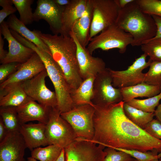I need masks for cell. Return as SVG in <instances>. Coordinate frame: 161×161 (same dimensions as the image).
<instances>
[{"mask_svg":"<svg viewBox=\"0 0 161 161\" xmlns=\"http://www.w3.org/2000/svg\"><path fill=\"white\" fill-rule=\"evenodd\" d=\"M141 49L152 61L161 62V38L150 40L141 46Z\"/></svg>","mask_w":161,"mask_h":161,"instance_id":"obj_31","label":"cell"},{"mask_svg":"<svg viewBox=\"0 0 161 161\" xmlns=\"http://www.w3.org/2000/svg\"><path fill=\"white\" fill-rule=\"evenodd\" d=\"M92 104L76 106L71 110L61 113V117L71 126L77 138L90 141L94 138L95 109Z\"/></svg>","mask_w":161,"mask_h":161,"instance_id":"obj_7","label":"cell"},{"mask_svg":"<svg viewBox=\"0 0 161 161\" xmlns=\"http://www.w3.org/2000/svg\"><path fill=\"white\" fill-rule=\"evenodd\" d=\"M156 119L161 123V103L159 104L154 112Z\"/></svg>","mask_w":161,"mask_h":161,"instance_id":"obj_43","label":"cell"},{"mask_svg":"<svg viewBox=\"0 0 161 161\" xmlns=\"http://www.w3.org/2000/svg\"><path fill=\"white\" fill-rule=\"evenodd\" d=\"M29 98L20 83L0 89V107L17 108L23 104Z\"/></svg>","mask_w":161,"mask_h":161,"instance_id":"obj_22","label":"cell"},{"mask_svg":"<svg viewBox=\"0 0 161 161\" xmlns=\"http://www.w3.org/2000/svg\"><path fill=\"white\" fill-rule=\"evenodd\" d=\"M69 35L77 45V59L80 75L83 80L90 77H95L106 69L105 63L101 58L92 56L86 47H83L79 43L72 32H70Z\"/></svg>","mask_w":161,"mask_h":161,"instance_id":"obj_14","label":"cell"},{"mask_svg":"<svg viewBox=\"0 0 161 161\" xmlns=\"http://www.w3.org/2000/svg\"><path fill=\"white\" fill-rule=\"evenodd\" d=\"M105 147L81 138H77L64 148L65 161H103Z\"/></svg>","mask_w":161,"mask_h":161,"instance_id":"obj_11","label":"cell"},{"mask_svg":"<svg viewBox=\"0 0 161 161\" xmlns=\"http://www.w3.org/2000/svg\"><path fill=\"white\" fill-rule=\"evenodd\" d=\"M26 46L37 53L43 62L48 76L54 87L57 98L58 107L61 113L72 109L75 106L70 96L71 89L60 67L51 55L32 43L28 41Z\"/></svg>","mask_w":161,"mask_h":161,"instance_id":"obj_4","label":"cell"},{"mask_svg":"<svg viewBox=\"0 0 161 161\" xmlns=\"http://www.w3.org/2000/svg\"><path fill=\"white\" fill-rule=\"evenodd\" d=\"M92 18L91 0H88L86 10L74 24L71 32L83 47L86 48L90 40V30Z\"/></svg>","mask_w":161,"mask_h":161,"instance_id":"obj_21","label":"cell"},{"mask_svg":"<svg viewBox=\"0 0 161 161\" xmlns=\"http://www.w3.org/2000/svg\"><path fill=\"white\" fill-rule=\"evenodd\" d=\"M93 90L91 102L95 105L106 106L123 101L120 89L113 86L109 68L95 77Z\"/></svg>","mask_w":161,"mask_h":161,"instance_id":"obj_9","label":"cell"},{"mask_svg":"<svg viewBox=\"0 0 161 161\" xmlns=\"http://www.w3.org/2000/svg\"><path fill=\"white\" fill-rule=\"evenodd\" d=\"M107 154L103 161H135V159L127 153L107 147L104 149Z\"/></svg>","mask_w":161,"mask_h":161,"instance_id":"obj_35","label":"cell"},{"mask_svg":"<svg viewBox=\"0 0 161 161\" xmlns=\"http://www.w3.org/2000/svg\"><path fill=\"white\" fill-rule=\"evenodd\" d=\"M0 32L7 41L9 51L5 58L1 62V64L16 62L23 63L28 61L35 52L18 41L12 35L6 21L0 24Z\"/></svg>","mask_w":161,"mask_h":161,"instance_id":"obj_15","label":"cell"},{"mask_svg":"<svg viewBox=\"0 0 161 161\" xmlns=\"http://www.w3.org/2000/svg\"><path fill=\"white\" fill-rule=\"evenodd\" d=\"M95 77H90L83 80L78 88L71 91V97L75 106L92 104L91 99Z\"/></svg>","mask_w":161,"mask_h":161,"instance_id":"obj_25","label":"cell"},{"mask_svg":"<svg viewBox=\"0 0 161 161\" xmlns=\"http://www.w3.org/2000/svg\"><path fill=\"white\" fill-rule=\"evenodd\" d=\"M92 18L90 30V38L103 30L115 24L119 7L116 0H91Z\"/></svg>","mask_w":161,"mask_h":161,"instance_id":"obj_8","label":"cell"},{"mask_svg":"<svg viewBox=\"0 0 161 161\" xmlns=\"http://www.w3.org/2000/svg\"><path fill=\"white\" fill-rule=\"evenodd\" d=\"M135 161H139V160H138L135 159Z\"/></svg>","mask_w":161,"mask_h":161,"instance_id":"obj_48","label":"cell"},{"mask_svg":"<svg viewBox=\"0 0 161 161\" xmlns=\"http://www.w3.org/2000/svg\"><path fill=\"white\" fill-rule=\"evenodd\" d=\"M46 128V124L41 123L21 125L19 132L27 148L32 151L41 146L49 145L45 134Z\"/></svg>","mask_w":161,"mask_h":161,"instance_id":"obj_19","label":"cell"},{"mask_svg":"<svg viewBox=\"0 0 161 161\" xmlns=\"http://www.w3.org/2000/svg\"><path fill=\"white\" fill-rule=\"evenodd\" d=\"M71 0H53L58 5L65 7L68 4Z\"/></svg>","mask_w":161,"mask_h":161,"instance_id":"obj_44","label":"cell"},{"mask_svg":"<svg viewBox=\"0 0 161 161\" xmlns=\"http://www.w3.org/2000/svg\"><path fill=\"white\" fill-rule=\"evenodd\" d=\"M26 148L19 132L9 133L0 143V161H26L24 158Z\"/></svg>","mask_w":161,"mask_h":161,"instance_id":"obj_17","label":"cell"},{"mask_svg":"<svg viewBox=\"0 0 161 161\" xmlns=\"http://www.w3.org/2000/svg\"><path fill=\"white\" fill-rule=\"evenodd\" d=\"M45 69L42 60L35 52L28 61L21 64L15 72L0 84V89L14 84H21L32 78Z\"/></svg>","mask_w":161,"mask_h":161,"instance_id":"obj_16","label":"cell"},{"mask_svg":"<svg viewBox=\"0 0 161 161\" xmlns=\"http://www.w3.org/2000/svg\"><path fill=\"white\" fill-rule=\"evenodd\" d=\"M13 4L12 0H0V6L2 7L0 10V24L8 16L14 14L16 12L17 9L12 6Z\"/></svg>","mask_w":161,"mask_h":161,"instance_id":"obj_37","label":"cell"},{"mask_svg":"<svg viewBox=\"0 0 161 161\" xmlns=\"http://www.w3.org/2000/svg\"><path fill=\"white\" fill-rule=\"evenodd\" d=\"M2 34L0 32V61H1L6 56L8 52L4 48V41L2 37Z\"/></svg>","mask_w":161,"mask_h":161,"instance_id":"obj_41","label":"cell"},{"mask_svg":"<svg viewBox=\"0 0 161 161\" xmlns=\"http://www.w3.org/2000/svg\"><path fill=\"white\" fill-rule=\"evenodd\" d=\"M118 151H124L135 159L140 161H151L154 159H161V153L158 154L156 151L142 152L137 150H129L120 148H114Z\"/></svg>","mask_w":161,"mask_h":161,"instance_id":"obj_34","label":"cell"},{"mask_svg":"<svg viewBox=\"0 0 161 161\" xmlns=\"http://www.w3.org/2000/svg\"><path fill=\"white\" fill-rule=\"evenodd\" d=\"M0 117L9 133L19 132L21 126L16 108L13 107H0Z\"/></svg>","mask_w":161,"mask_h":161,"instance_id":"obj_27","label":"cell"},{"mask_svg":"<svg viewBox=\"0 0 161 161\" xmlns=\"http://www.w3.org/2000/svg\"><path fill=\"white\" fill-rule=\"evenodd\" d=\"M124 103L122 101L104 106L93 104L95 133L93 139L89 141L113 148L161 153V140L152 136L128 118L123 110Z\"/></svg>","mask_w":161,"mask_h":161,"instance_id":"obj_1","label":"cell"},{"mask_svg":"<svg viewBox=\"0 0 161 161\" xmlns=\"http://www.w3.org/2000/svg\"><path fill=\"white\" fill-rule=\"evenodd\" d=\"M9 134L2 118L0 117V143Z\"/></svg>","mask_w":161,"mask_h":161,"instance_id":"obj_40","label":"cell"},{"mask_svg":"<svg viewBox=\"0 0 161 161\" xmlns=\"http://www.w3.org/2000/svg\"><path fill=\"white\" fill-rule=\"evenodd\" d=\"M147 56L145 54H142L125 70H115L109 68L113 86L121 89L144 82L145 73L142 71L149 67L152 61L149 59L147 62Z\"/></svg>","mask_w":161,"mask_h":161,"instance_id":"obj_10","label":"cell"},{"mask_svg":"<svg viewBox=\"0 0 161 161\" xmlns=\"http://www.w3.org/2000/svg\"><path fill=\"white\" fill-rule=\"evenodd\" d=\"M51 108L30 98L23 104L16 108V110L21 125L34 120L46 124Z\"/></svg>","mask_w":161,"mask_h":161,"instance_id":"obj_18","label":"cell"},{"mask_svg":"<svg viewBox=\"0 0 161 161\" xmlns=\"http://www.w3.org/2000/svg\"><path fill=\"white\" fill-rule=\"evenodd\" d=\"M123 110L128 118L137 126L144 129L146 125L153 119L154 113L144 112L133 107L124 102Z\"/></svg>","mask_w":161,"mask_h":161,"instance_id":"obj_26","label":"cell"},{"mask_svg":"<svg viewBox=\"0 0 161 161\" xmlns=\"http://www.w3.org/2000/svg\"><path fill=\"white\" fill-rule=\"evenodd\" d=\"M55 161H65V153L64 148H63L61 153Z\"/></svg>","mask_w":161,"mask_h":161,"instance_id":"obj_45","label":"cell"},{"mask_svg":"<svg viewBox=\"0 0 161 161\" xmlns=\"http://www.w3.org/2000/svg\"><path fill=\"white\" fill-rule=\"evenodd\" d=\"M115 24L131 35L132 46H141L156 34L157 26L152 16L143 12L136 0L120 9Z\"/></svg>","mask_w":161,"mask_h":161,"instance_id":"obj_3","label":"cell"},{"mask_svg":"<svg viewBox=\"0 0 161 161\" xmlns=\"http://www.w3.org/2000/svg\"><path fill=\"white\" fill-rule=\"evenodd\" d=\"M48 76L46 69L21 84L27 96L38 103L50 108L58 107L57 98L55 92L46 86L45 79Z\"/></svg>","mask_w":161,"mask_h":161,"instance_id":"obj_12","label":"cell"},{"mask_svg":"<svg viewBox=\"0 0 161 161\" xmlns=\"http://www.w3.org/2000/svg\"><path fill=\"white\" fill-rule=\"evenodd\" d=\"M58 107L50 109L45 134L49 145L64 148L77 138L70 124L62 118Z\"/></svg>","mask_w":161,"mask_h":161,"instance_id":"obj_6","label":"cell"},{"mask_svg":"<svg viewBox=\"0 0 161 161\" xmlns=\"http://www.w3.org/2000/svg\"><path fill=\"white\" fill-rule=\"evenodd\" d=\"M159 161H161V159H160Z\"/></svg>","mask_w":161,"mask_h":161,"instance_id":"obj_49","label":"cell"},{"mask_svg":"<svg viewBox=\"0 0 161 161\" xmlns=\"http://www.w3.org/2000/svg\"><path fill=\"white\" fill-rule=\"evenodd\" d=\"M141 10L151 16L161 17V0H136Z\"/></svg>","mask_w":161,"mask_h":161,"instance_id":"obj_33","label":"cell"},{"mask_svg":"<svg viewBox=\"0 0 161 161\" xmlns=\"http://www.w3.org/2000/svg\"><path fill=\"white\" fill-rule=\"evenodd\" d=\"M27 161H37V160L32 157H29L27 159Z\"/></svg>","mask_w":161,"mask_h":161,"instance_id":"obj_46","label":"cell"},{"mask_svg":"<svg viewBox=\"0 0 161 161\" xmlns=\"http://www.w3.org/2000/svg\"><path fill=\"white\" fill-rule=\"evenodd\" d=\"M120 9L124 8L129 3L134 0H116Z\"/></svg>","mask_w":161,"mask_h":161,"instance_id":"obj_42","label":"cell"},{"mask_svg":"<svg viewBox=\"0 0 161 161\" xmlns=\"http://www.w3.org/2000/svg\"><path fill=\"white\" fill-rule=\"evenodd\" d=\"M88 0H71L64 7L62 16V34L69 35L73 25L85 12Z\"/></svg>","mask_w":161,"mask_h":161,"instance_id":"obj_20","label":"cell"},{"mask_svg":"<svg viewBox=\"0 0 161 161\" xmlns=\"http://www.w3.org/2000/svg\"><path fill=\"white\" fill-rule=\"evenodd\" d=\"M144 130L152 136L161 140V123L157 119L149 122Z\"/></svg>","mask_w":161,"mask_h":161,"instance_id":"obj_38","label":"cell"},{"mask_svg":"<svg viewBox=\"0 0 161 161\" xmlns=\"http://www.w3.org/2000/svg\"><path fill=\"white\" fill-rule=\"evenodd\" d=\"M149 67L148 71L145 73L144 82L161 88V62L152 61Z\"/></svg>","mask_w":161,"mask_h":161,"instance_id":"obj_32","label":"cell"},{"mask_svg":"<svg viewBox=\"0 0 161 161\" xmlns=\"http://www.w3.org/2000/svg\"><path fill=\"white\" fill-rule=\"evenodd\" d=\"M13 4L18 11L19 20L25 25L31 24L34 21L33 13L31 5L33 0H12Z\"/></svg>","mask_w":161,"mask_h":161,"instance_id":"obj_29","label":"cell"},{"mask_svg":"<svg viewBox=\"0 0 161 161\" xmlns=\"http://www.w3.org/2000/svg\"><path fill=\"white\" fill-rule=\"evenodd\" d=\"M33 13L34 21L45 20L53 34H62V16L64 7L60 6L53 0H38Z\"/></svg>","mask_w":161,"mask_h":161,"instance_id":"obj_13","label":"cell"},{"mask_svg":"<svg viewBox=\"0 0 161 161\" xmlns=\"http://www.w3.org/2000/svg\"><path fill=\"white\" fill-rule=\"evenodd\" d=\"M6 22L10 29L14 30L25 39L51 55L48 47L34 30L31 31L29 30L15 14L10 16Z\"/></svg>","mask_w":161,"mask_h":161,"instance_id":"obj_23","label":"cell"},{"mask_svg":"<svg viewBox=\"0 0 161 161\" xmlns=\"http://www.w3.org/2000/svg\"><path fill=\"white\" fill-rule=\"evenodd\" d=\"M21 64L16 62L2 64L0 66V84L15 72Z\"/></svg>","mask_w":161,"mask_h":161,"instance_id":"obj_36","label":"cell"},{"mask_svg":"<svg viewBox=\"0 0 161 161\" xmlns=\"http://www.w3.org/2000/svg\"><path fill=\"white\" fill-rule=\"evenodd\" d=\"M123 101L127 103L137 97H151L159 94L161 88L143 82L134 86L120 89Z\"/></svg>","mask_w":161,"mask_h":161,"instance_id":"obj_24","label":"cell"},{"mask_svg":"<svg viewBox=\"0 0 161 161\" xmlns=\"http://www.w3.org/2000/svg\"><path fill=\"white\" fill-rule=\"evenodd\" d=\"M133 41V37L130 33L115 23L92 38L86 49L91 55L98 49L107 51L117 48L120 53L123 54L126 52L128 46L131 45Z\"/></svg>","mask_w":161,"mask_h":161,"instance_id":"obj_5","label":"cell"},{"mask_svg":"<svg viewBox=\"0 0 161 161\" xmlns=\"http://www.w3.org/2000/svg\"><path fill=\"white\" fill-rule=\"evenodd\" d=\"M161 99V91L159 94L154 97L143 100L133 99L126 103L129 106L144 112L154 113Z\"/></svg>","mask_w":161,"mask_h":161,"instance_id":"obj_30","label":"cell"},{"mask_svg":"<svg viewBox=\"0 0 161 161\" xmlns=\"http://www.w3.org/2000/svg\"><path fill=\"white\" fill-rule=\"evenodd\" d=\"M63 148L57 145H49L44 148L38 147L31 151V157L40 161H55Z\"/></svg>","mask_w":161,"mask_h":161,"instance_id":"obj_28","label":"cell"},{"mask_svg":"<svg viewBox=\"0 0 161 161\" xmlns=\"http://www.w3.org/2000/svg\"><path fill=\"white\" fill-rule=\"evenodd\" d=\"M159 159L158 158H156L154 159L153 160H152L151 161H159Z\"/></svg>","mask_w":161,"mask_h":161,"instance_id":"obj_47","label":"cell"},{"mask_svg":"<svg viewBox=\"0 0 161 161\" xmlns=\"http://www.w3.org/2000/svg\"><path fill=\"white\" fill-rule=\"evenodd\" d=\"M34 30L49 48L53 59L62 69L71 90L77 89L83 80L80 75L77 47L73 38L69 35H51Z\"/></svg>","mask_w":161,"mask_h":161,"instance_id":"obj_2","label":"cell"},{"mask_svg":"<svg viewBox=\"0 0 161 161\" xmlns=\"http://www.w3.org/2000/svg\"><path fill=\"white\" fill-rule=\"evenodd\" d=\"M152 16L156 25L157 30L155 36L151 39L161 38V17L155 15Z\"/></svg>","mask_w":161,"mask_h":161,"instance_id":"obj_39","label":"cell"}]
</instances>
